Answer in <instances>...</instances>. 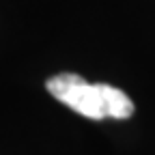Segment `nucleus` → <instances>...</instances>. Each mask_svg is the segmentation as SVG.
Listing matches in <instances>:
<instances>
[{"instance_id": "1", "label": "nucleus", "mask_w": 155, "mask_h": 155, "mask_svg": "<svg viewBox=\"0 0 155 155\" xmlns=\"http://www.w3.org/2000/svg\"><path fill=\"white\" fill-rule=\"evenodd\" d=\"M45 88L61 104L93 121L101 119H129L134 101L121 88L110 84H91L78 73H58L45 82Z\"/></svg>"}]
</instances>
